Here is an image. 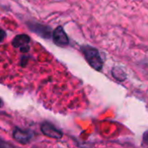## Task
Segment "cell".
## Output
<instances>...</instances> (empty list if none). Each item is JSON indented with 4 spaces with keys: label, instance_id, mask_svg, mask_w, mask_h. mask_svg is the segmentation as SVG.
I'll return each mask as SVG.
<instances>
[{
    "label": "cell",
    "instance_id": "obj_9",
    "mask_svg": "<svg viewBox=\"0 0 148 148\" xmlns=\"http://www.w3.org/2000/svg\"><path fill=\"white\" fill-rule=\"evenodd\" d=\"M0 148H11V147L7 143H5L2 139H0Z\"/></svg>",
    "mask_w": 148,
    "mask_h": 148
},
{
    "label": "cell",
    "instance_id": "obj_3",
    "mask_svg": "<svg viewBox=\"0 0 148 148\" xmlns=\"http://www.w3.org/2000/svg\"><path fill=\"white\" fill-rule=\"evenodd\" d=\"M53 42L58 46H65L69 44V39L62 26L57 27L52 33Z\"/></svg>",
    "mask_w": 148,
    "mask_h": 148
},
{
    "label": "cell",
    "instance_id": "obj_7",
    "mask_svg": "<svg viewBox=\"0 0 148 148\" xmlns=\"http://www.w3.org/2000/svg\"><path fill=\"white\" fill-rule=\"evenodd\" d=\"M112 74L113 78L119 81H123L126 79L125 72L121 68H119V67H114L112 71Z\"/></svg>",
    "mask_w": 148,
    "mask_h": 148
},
{
    "label": "cell",
    "instance_id": "obj_10",
    "mask_svg": "<svg viewBox=\"0 0 148 148\" xmlns=\"http://www.w3.org/2000/svg\"><path fill=\"white\" fill-rule=\"evenodd\" d=\"M143 140H144V143L145 144H147L148 145V132H146L144 136H143Z\"/></svg>",
    "mask_w": 148,
    "mask_h": 148
},
{
    "label": "cell",
    "instance_id": "obj_2",
    "mask_svg": "<svg viewBox=\"0 0 148 148\" xmlns=\"http://www.w3.org/2000/svg\"><path fill=\"white\" fill-rule=\"evenodd\" d=\"M41 132L47 137L55 138V139H59L63 137V133L60 130H58L54 125H52L50 122H44L41 125Z\"/></svg>",
    "mask_w": 148,
    "mask_h": 148
},
{
    "label": "cell",
    "instance_id": "obj_11",
    "mask_svg": "<svg viewBox=\"0 0 148 148\" xmlns=\"http://www.w3.org/2000/svg\"><path fill=\"white\" fill-rule=\"evenodd\" d=\"M3 105H4V102H3V100L1 99H0V107H2Z\"/></svg>",
    "mask_w": 148,
    "mask_h": 148
},
{
    "label": "cell",
    "instance_id": "obj_4",
    "mask_svg": "<svg viewBox=\"0 0 148 148\" xmlns=\"http://www.w3.org/2000/svg\"><path fill=\"white\" fill-rule=\"evenodd\" d=\"M28 27L31 29L32 32L37 33L40 37H43L45 38H49L51 37V28L46 25H43L38 23H29Z\"/></svg>",
    "mask_w": 148,
    "mask_h": 148
},
{
    "label": "cell",
    "instance_id": "obj_8",
    "mask_svg": "<svg viewBox=\"0 0 148 148\" xmlns=\"http://www.w3.org/2000/svg\"><path fill=\"white\" fill-rule=\"evenodd\" d=\"M5 36H6V33H5V32L3 29L0 28V43H1V42H2V41L5 39Z\"/></svg>",
    "mask_w": 148,
    "mask_h": 148
},
{
    "label": "cell",
    "instance_id": "obj_1",
    "mask_svg": "<svg viewBox=\"0 0 148 148\" xmlns=\"http://www.w3.org/2000/svg\"><path fill=\"white\" fill-rule=\"evenodd\" d=\"M81 50L88 64L96 71H101L103 68V60L99 51L96 48L89 45L82 46Z\"/></svg>",
    "mask_w": 148,
    "mask_h": 148
},
{
    "label": "cell",
    "instance_id": "obj_6",
    "mask_svg": "<svg viewBox=\"0 0 148 148\" xmlns=\"http://www.w3.org/2000/svg\"><path fill=\"white\" fill-rule=\"evenodd\" d=\"M30 41H31V38H29V36H27L25 34H20V35L16 36L13 38L12 45L15 48H22L24 46L28 45Z\"/></svg>",
    "mask_w": 148,
    "mask_h": 148
},
{
    "label": "cell",
    "instance_id": "obj_5",
    "mask_svg": "<svg viewBox=\"0 0 148 148\" xmlns=\"http://www.w3.org/2000/svg\"><path fill=\"white\" fill-rule=\"evenodd\" d=\"M32 133L30 131L22 130L20 128H16L13 132V138L21 144H27L31 140Z\"/></svg>",
    "mask_w": 148,
    "mask_h": 148
}]
</instances>
